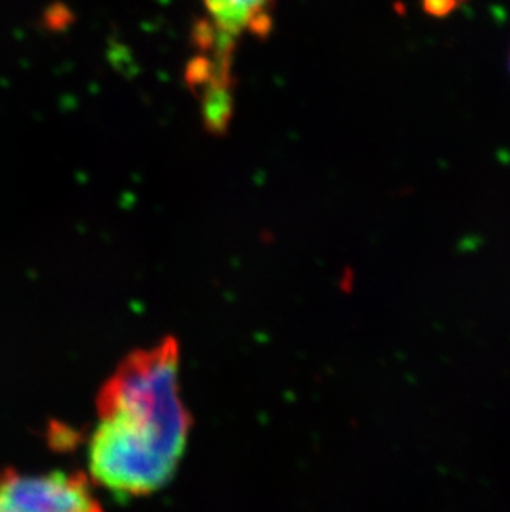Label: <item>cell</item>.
<instances>
[{"label":"cell","mask_w":510,"mask_h":512,"mask_svg":"<svg viewBox=\"0 0 510 512\" xmlns=\"http://www.w3.org/2000/svg\"><path fill=\"white\" fill-rule=\"evenodd\" d=\"M179 360L178 342L164 339L123 358L103 383L87 450L93 484L140 498L171 481L193 423L181 398Z\"/></svg>","instance_id":"obj_1"},{"label":"cell","mask_w":510,"mask_h":512,"mask_svg":"<svg viewBox=\"0 0 510 512\" xmlns=\"http://www.w3.org/2000/svg\"><path fill=\"white\" fill-rule=\"evenodd\" d=\"M0 512H103L83 473H0Z\"/></svg>","instance_id":"obj_2"},{"label":"cell","mask_w":510,"mask_h":512,"mask_svg":"<svg viewBox=\"0 0 510 512\" xmlns=\"http://www.w3.org/2000/svg\"><path fill=\"white\" fill-rule=\"evenodd\" d=\"M217 34L227 39L265 35L279 0H201Z\"/></svg>","instance_id":"obj_3"},{"label":"cell","mask_w":510,"mask_h":512,"mask_svg":"<svg viewBox=\"0 0 510 512\" xmlns=\"http://www.w3.org/2000/svg\"><path fill=\"white\" fill-rule=\"evenodd\" d=\"M462 4L464 0H419L421 10L433 19H448Z\"/></svg>","instance_id":"obj_4"},{"label":"cell","mask_w":510,"mask_h":512,"mask_svg":"<svg viewBox=\"0 0 510 512\" xmlns=\"http://www.w3.org/2000/svg\"><path fill=\"white\" fill-rule=\"evenodd\" d=\"M507 70H509V75H510V45H509V54H507Z\"/></svg>","instance_id":"obj_5"}]
</instances>
